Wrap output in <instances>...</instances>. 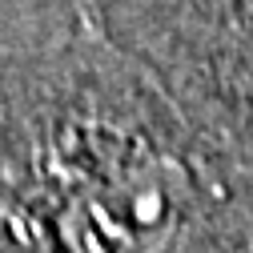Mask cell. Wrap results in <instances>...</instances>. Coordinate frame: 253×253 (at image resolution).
I'll use <instances>...</instances> for the list:
<instances>
[{"mask_svg":"<svg viewBox=\"0 0 253 253\" xmlns=\"http://www.w3.org/2000/svg\"><path fill=\"white\" fill-rule=\"evenodd\" d=\"M24 145V165L0 169L44 213L65 253H169L181 237L193 205L189 169L109 101H44Z\"/></svg>","mask_w":253,"mask_h":253,"instance_id":"cell-1","label":"cell"},{"mask_svg":"<svg viewBox=\"0 0 253 253\" xmlns=\"http://www.w3.org/2000/svg\"><path fill=\"white\" fill-rule=\"evenodd\" d=\"M69 4L77 8L84 33H101V4H105V0H69Z\"/></svg>","mask_w":253,"mask_h":253,"instance_id":"cell-2","label":"cell"}]
</instances>
